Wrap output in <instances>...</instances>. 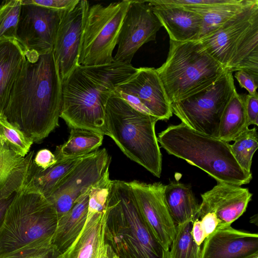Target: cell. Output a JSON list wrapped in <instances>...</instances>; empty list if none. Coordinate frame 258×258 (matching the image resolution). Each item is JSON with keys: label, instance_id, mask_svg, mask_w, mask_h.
I'll return each mask as SVG.
<instances>
[{"label": "cell", "instance_id": "6da1fadb", "mask_svg": "<svg viewBox=\"0 0 258 258\" xmlns=\"http://www.w3.org/2000/svg\"><path fill=\"white\" fill-rule=\"evenodd\" d=\"M26 61L3 113L33 142L57 126L62 105V80L52 51L24 50Z\"/></svg>", "mask_w": 258, "mask_h": 258}, {"label": "cell", "instance_id": "7a4b0ae2", "mask_svg": "<svg viewBox=\"0 0 258 258\" xmlns=\"http://www.w3.org/2000/svg\"><path fill=\"white\" fill-rule=\"evenodd\" d=\"M138 71L132 64L113 62L76 67L62 81L60 117L71 128H82L105 135V107L120 84Z\"/></svg>", "mask_w": 258, "mask_h": 258}, {"label": "cell", "instance_id": "3957f363", "mask_svg": "<svg viewBox=\"0 0 258 258\" xmlns=\"http://www.w3.org/2000/svg\"><path fill=\"white\" fill-rule=\"evenodd\" d=\"M57 221L56 212L48 200L24 185L15 194L0 225V258L51 247Z\"/></svg>", "mask_w": 258, "mask_h": 258}, {"label": "cell", "instance_id": "277c9868", "mask_svg": "<svg viewBox=\"0 0 258 258\" xmlns=\"http://www.w3.org/2000/svg\"><path fill=\"white\" fill-rule=\"evenodd\" d=\"M105 242L119 258H169L144 220L127 182L112 180L104 222Z\"/></svg>", "mask_w": 258, "mask_h": 258}, {"label": "cell", "instance_id": "5b68a950", "mask_svg": "<svg viewBox=\"0 0 258 258\" xmlns=\"http://www.w3.org/2000/svg\"><path fill=\"white\" fill-rule=\"evenodd\" d=\"M158 143L169 154L207 173L218 183L248 184L251 173L235 160L229 143L194 131L182 122L170 125L158 134Z\"/></svg>", "mask_w": 258, "mask_h": 258}, {"label": "cell", "instance_id": "8992f818", "mask_svg": "<svg viewBox=\"0 0 258 258\" xmlns=\"http://www.w3.org/2000/svg\"><path fill=\"white\" fill-rule=\"evenodd\" d=\"M159 119L131 106L115 91L105 107V135L128 158L160 177L162 154L155 133Z\"/></svg>", "mask_w": 258, "mask_h": 258}, {"label": "cell", "instance_id": "52a82bcc", "mask_svg": "<svg viewBox=\"0 0 258 258\" xmlns=\"http://www.w3.org/2000/svg\"><path fill=\"white\" fill-rule=\"evenodd\" d=\"M156 70L171 104L208 87L227 71L197 40H171L167 59Z\"/></svg>", "mask_w": 258, "mask_h": 258}, {"label": "cell", "instance_id": "ba28073f", "mask_svg": "<svg viewBox=\"0 0 258 258\" xmlns=\"http://www.w3.org/2000/svg\"><path fill=\"white\" fill-rule=\"evenodd\" d=\"M197 41L226 70H244L258 76V0Z\"/></svg>", "mask_w": 258, "mask_h": 258}, {"label": "cell", "instance_id": "9c48e42d", "mask_svg": "<svg viewBox=\"0 0 258 258\" xmlns=\"http://www.w3.org/2000/svg\"><path fill=\"white\" fill-rule=\"evenodd\" d=\"M130 2L123 0L106 6L97 4L89 6L80 46L79 65L98 66L114 61L113 51Z\"/></svg>", "mask_w": 258, "mask_h": 258}, {"label": "cell", "instance_id": "30bf717a", "mask_svg": "<svg viewBox=\"0 0 258 258\" xmlns=\"http://www.w3.org/2000/svg\"><path fill=\"white\" fill-rule=\"evenodd\" d=\"M236 91L232 73L227 71L208 87L172 103V113L190 128L218 138L223 113Z\"/></svg>", "mask_w": 258, "mask_h": 258}, {"label": "cell", "instance_id": "8fae6325", "mask_svg": "<svg viewBox=\"0 0 258 258\" xmlns=\"http://www.w3.org/2000/svg\"><path fill=\"white\" fill-rule=\"evenodd\" d=\"M110 161L105 148L98 149L85 155L64 176L47 198L58 218L68 212L79 197L101 179Z\"/></svg>", "mask_w": 258, "mask_h": 258}, {"label": "cell", "instance_id": "7c38bea8", "mask_svg": "<svg viewBox=\"0 0 258 258\" xmlns=\"http://www.w3.org/2000/svg\"><path fill=\"white\" fill-rule=\"evenodd\" d=\"M115 92L137 110L168 120L172 115L171 103L156 70L138 68L128 80L117 86Z\"/></svg>", "mask_w": 258, "mask_h": 258}, {"label": "cell", "instance_id": "4fadbf2b", "mask_svg": "<svg viewBox=\"0 0 258 258\" xmlns=\"http://www.w3.org/2000/svg\"><path fill=\"white\" fill-rule=\"evenodd\" d=\"M61 11L22 0L16 39L24 50L39 54L52 51Z\"/></svg>", "mask_w": 258, "mask_h": 258}, {"label": "cell", "instance_id": "5bb4252c", "mask_svg": "<svg viewBox=\"0 0 258 258\" xmlns=\"http://www.w3.org/2000/svg\"><path fill=\"white\" fill-rule=\"evenodd\" d=\"M161 27L146 1L131 0L120 27L114 60L131 64L142 45L156 40Z\"/></svg>", "mask_w": 258, "mask_h": 258}, {"label": "cell", "instance_id": "9a60e30c", "mask_svg": "<svg viewBox=\"0 0 258 258\" xmlns=\"http://www.w3.org/2000/svg\"><path fill=\"white\" fill-rule=\"evenodd\" d=\"M127 183L147 224L163 247L169 250L175 235L176 225L164 201L165 185L161 182L147 183L136 180Z\"/></svg>", "mask_w": 258, "mask_h": 258}, {"label": "cell", "instance_id": "2e32d148", "mask_svg": "<svg viewBox=\"0 0 258 258\" xmlns=\"http://www.w3.org/2000/svg\"><path fill=\"white\" fill-rule=\"evenodd\" d=\"M88 1L80 0L73 8L61 12L52 52L61 80L78 66L80 46Z\"/></svg>", "mask_w": 258, "mask_h": 258}, {"label": "cell", "instance_id": "e0dca14e", "mask_svg": "<svg viewBox=\"0 0 258 258\" xmlns=\"http://www.w3.org/2000/svg\"><path fill=\"white\" fill-rule=\"evenodd\" d=\"M203 244L200 258H244L258 253V234L224 226L217 229Z\"/></svg>", "mask_w": 258, "mask_h": 258}, {"label": "cell", "instance_id": "ac0fdd59", "mask_svg": "<svg viewBox=\"0 0 258 258\" xmlns=\"http://www.w3.org/2000/svg\"><path fill=\"white\" fill-rule=\"evenodd\" d=\"M252 195L247 188L218 182L201 195V204L215 213L220 227L228 226L245 212Z\"/></svg>", "mask_w": 258, "mask_h": 258}, {"label": "cell", "instance_id": "d6986e66", "mask_svg": "<svg viewBox=\"0 0 258 258\" xmlns=\"http://www.w3.org/2000/svg\"><path fill=\"white\" fill-rule=\"evenodd\" d=\"M153 13L166 29L170 40L177 42L199 39L202 30V17L182 7L146 1Z\"/></svg>", "mask_w": 258, "mask_h": 258}, {"label": "cell", "instance_id": "ffe728a7", "mask_svg": "<svg viewBox=\"0 0 258 258\" xmlns=\"http://www.w3.org/2000/svg\"><path fill=\"white\" fill-rule=\"evenodd\" d=\"M90 188L79 197L68 212L58 218L51 246L58 258L64 257L84 227Z\"/></svg>", "mask_w": 258, "mask_h": 258}, {"label": "cell", "instance_id": "44dd1931", "mask_svg": "<svg viewBox=\"0 0 258 258\" xmlns=\"http://www.w3.org/2000/svg\"><path fill=\"white\" fill-rule=\"evenodd\" d=\"M34 156L18 155L0 144V200L14 195L26 182Z\"/></svg>", "mask_w": 258, "mask_h": 258}, {"label": "cell", "instance_id": "7402d4cb", "mask_svg": "<svg viewBox=\"0 0 258 258\" xmlns=\"http://www.w3.org/2000/svg\"><path fill=\"white\" fill-rule=\"evenodd\" d=\"M26 61L23 47L16 39L0 41V113Z\"/></svg>", "mask_w": 258, "mask_h": 258}, {"label": "cell", "instance_id": "603a6c76", "mask_svg": "<svg viewBox=\"0 0 258 258\" xmlns=\"http://www.w3.org/2000/svg\"><path fill=\"white\" fill-rule=\"evenodd\" d=\"M163 196L170 216L176 226L194 220L200 205L189 185L172 182L165 185Z\"/></svg>", "mask_w": 258, "mask_h": 258}, {"label": "cell", "instance_id": "cb8c5ba5", "mask_svg": "<svg viewBox=\"0 0 258 258\" xmlns=\"http://www.w3.org/2000/svg\"><path fill=\"white\" fill-rule=\"evenodd\" d=\"M105 212L87 219L81 232L63 258H94L105 241Z\"/></svg>", "mask_w": 258, "mask_h": 258}, {"label": "cell", "instance_id": "d4e9b609", "mask_svg": "<svg viewBox=\"0 0 258 258\" xmlns=\"http://www.w3.org/2000/svg\"><path fill=\"white\" fill-rule=\"evenodd\" d=\"M252 1V0H221L218 3L207 6L182 7L194 11L202 17L203 26L199 38L200 39L217 30Z\"/></svg>", "mask_w": 258, "mask_h": 258}, {"label": "cell", "instance_id": "484cf974", "mask_svg": "<svg viewBox=\"0 0 258 258\" xmlns=\"http://www.w3.org/2000/svg\"><path fill=\"white\" fill-rule=\"evenodd\" d=\"M68 159H56V162L45 170L35 166L33 161L26 182L24 185L38 190L46 199L52 194L54 188L84 157Z\"/></svg>", "mask_w": 258, "mask_h": 258}, {"label": "cell", "instance_id": "4316f807", "mask_svg": "<svg viewBox=\"0 0 258 258\" xmlns=\"http://www.w3.org/2000/svg\"><path fill=\"white\" fill-rule=\"evenodd\" d=\"M103 136L92 131L71 128L68 140L56 148L54 153L56 159H68L88 155L102 145Z\"/></svg>", "mask_w": 258, "mask_h": 258}, {"label": "cell", "instance_id": "83f0119b", "mask_svg": "<svg viewBox=\"0 0 258 258\" xmlns=\"http://www.w3.org/2000/svg\"><path fill=\"white\" fill-rule=\"evenodd\" d=\"M248 127L243 96L237 91L232 95L223 113L218 138L229 143Z\"/></svg>", "mask_w": 258, "mask_h": 258}, {"label": "cell", "instance_id": "f1b7e54d", "mask_svg": "<svg viewBox=\"0 0 258 258\" xmlns=\"http://www.w3.org/2000/svg\"><path fill=\"white\" fill-rule=\"evenodd\" d=\"M33 140L10 123L0 113V144L15 154L25 157L30 152Z\"/></svg>", "mask_w": 258, "mask_h": 258}, {"label": "cell", "instance_id": "f546056e", "mask_svg": "<svg viewBox=\"0 0 258 258\" xmlns=\"http://www.w3.org/2000/svg\"><path fill=\"white\" fill-rule=\"evenodd\" d=\"M258 147L256 127L245 130L230 145L232 153L241 168L247 173L251 172L252 159Z\"/></svg>", "mask_w": 258, "mask_h": 258}, {"label": "cell", "instance_id": "4dcf8cb0", "mask_svg": "<svg viewBox=\"0 0 258 258\" xmlns=\"http://www.w3.org/2000/svg\"><path fill=\"white\" fill-rule=\"evenodd\" d=\"M192 221L177 225L176 233L169 249V258H200L201 247L191 235Z\"/></svg>", "mask_w": 258, "mask_h": 258}, {"label": "cell", "instance_id": "1f68e13d", "mask_svg": "<svg viewBox=\"0 0 258 258\" xmlns=\"http://www.w3.org/2000/svg\"><path fill=\"white\" fill-rule=\"evenodd\" d=\"M22 0H7L0 5V41L16 39Z\"/></svg>", "mask_w": 258, "mask_h": 258}, {"label": "cell", "instance_id": "d6a6232c", "mask_svg": "<svg viewBox=\"0 0 258 258\" xmlns=\"http://www.w3.org/2000/svg\"><path fill=\"white\" fill-rule=\"evenodd\" d=\"M196 217L200 221L206 238L217 229L220 227V221L215 213L207 209L201 204L200 205Z\"/></svg>", "mask_w": 258, "mask_h": 258}, {"label": "cell", "instance_id": "836d02e7", "mask_svg": "<svg viewBox=\"0 0 258 258\" xmlns=\"http://www.w3.org/2000/svg\"><path fill=\"white\" fill-rule=\"evenodd\" d=\"M247 125H258V94L243 96Z\"/></svg>", "mask_w": 258, "mask_h": 258}, {"label": "cell", "instance_id": "e575fe53", "mask_svg": "<svg viewBox=\"0 0 258 258\" xmlns=\"http://www.w3.org/2000/svg\"><path fill=\"white\" fill-rule=\"evenodd\" d=\"M241 88L245 89L249 94L253 95L257 92L258 76L244 70L236 71L234 76Z\"/></svg>", "mask_w": 258, "mask_h": 258}, {"label": "cell", "instance_id": "d590c367", "mask_svg": "<svg viewBox=\"0 0 258 258\" xmlns=\"http://www.w3.org/2000/svg\"><path fill=\"white\" fill-rule=\"evenodd\" d=\"M29 3L57 11H66L75 6L80 0H27Z\"/></svg>", "mask_w": 258, "mask_h": 258}, {"label": "cell", "instance_id": "8d00e7d4", "mask_svg": "<svg viewBox=\"0 0 258 258\" xmlns=\"http://www.w3.org/2000/svg\"><path fill=\"white\" fill-rule=\"evenodd\" d=\"M57 161L55 156L50 150L43 149L34 155L33 163L41 170H45L54 165Z\"/></svg>", "mask_w": 258, "mask_h": 258}, {"label": "cell", "instance_id": "74e56055", "mask_svg": "<svg viewBox=\"0 0 258 258\" xmlns=\"http://www.w3.org/2000/svg\"><path fill=\"white\" fill-rule=\"evenodd\" d=\"M6 258H58L52 247L25 251Z\"/></svg>", "mask_w": 258, "mask_h": 258}, {"label": "cell", "instance_id": "f35d334b", "mask_svg": "<svg viewBox=\"0 0 258 258\" xmlns=\"http://www.w3.org/2000/svg\"><path fill=\"white\" fill-rule=\"evenodd\" d=\"M191 233L196 243L201 247L202 244L206 239V237L200 221L196 217L192 221Z\"/></svg>", "mask_w": 258, "mask_h": 258}, {"label": "cell", "instance_id": "ab89813d", "mask_svg": "<svg viewBox=\"0 0 258 258\" xmlns=\"http://www.w3.org/2000/svg\"><path fill=\"white\" fill-rule=\"evenodd\" d=\"M113 252L104 241L100 246L94 258H111Z\"/></svg>", "mask_w": 258, "mask_h": 258}, {"label": "cell", "instance_id": "60d3db41", "mask_svg": "<svg viewBox=\"0 0 258 258\" xmlns=\"http://www.w3.org/2000/svg\"><path fill=\"white\" fill-rule=\"evenodd\" d=\"M14 195L8 199L0 200V225L3 222L6 210L12 202Z\"/></svg>", "mask_w": 258, "mask_h": 258}, {"label": "cell", "instance_id": "b9f144b4", "mask_svg": "<svg viewBox=\"0 0 258 258\" xmlns=\"http://www.w3.org/2000/svg\"><path fill=\"white\" fill-rule=\"evenodd\" d=\"M244 258H258V253L252 254Z\"/></svg>", "mask_w": 258, "mask_h": 258}, {"label": "cell", "instance_id": "7bdbcfd3", "mask_svg": "<svg viewBox=\"0 0 258 258\" xmlns=\"http://www.w3.org/2000/svg\"><path fill=\"white\" fill-rule=\"evenodd\" d=\"M111 258H119V257H118L117 255H116L115 254V253L113 252V254L112 255Z\"/></svg>", "mask_w": 258, "mask_h": 258}]
</instances>
